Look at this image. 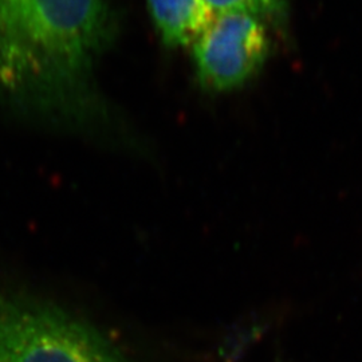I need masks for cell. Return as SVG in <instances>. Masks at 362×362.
Masks as SVG:
<instances>
[{
  "label": "cell",
  "instance_id": "obj_5",
  "mask_svg": "<svg viewBox=\"0 0 362 362\" xmlns=\"http://www.w3.org/2000/svg\"><path fill=\"white\" fill-rule=\"evenodd\" d=\"M215 13L240 11L260 18L269 27L285 26L288 0H206Z\"/></svg>",
  "mask_w": 362,
  "mask_h": 362
},
{
  "label": "cell",
  "instance_id": "obj_1",
  "mask_svg": "<svg viewBox=\"0 0 362 362\" xmlns=\"http://www.w3.org/2000/svg\"><path fill=\"white\" fill-rule=\"evenodd\" d=\"M118 22L110 0H0V112L91 143H130L98 83Z\"/></svg>",
  "mask_w": 362,
  "mask_h": 362
},
{
  "label": "cell",
  "instance_id": "obj_2",
  "mask_svg": "<svg viewBox=\"0 0 362 362\" xmlns=\"http://www.w3.org/2000/svg\"><path fill=\"white\" fill-rule=\"evenodd\" d=\"M0 362H128L83 317L0 279Z\"/></svg>",
  "mask_w": 362,
  "mask_h": 362
},
{
  "label": "cell",
  "instance_id": "obj_4",
  "mask_svg": "<svg viewBox=\"0 0 362 362\" xmlns=\"http://www.w3.org/2000/svg\"><path fill=\"white\" fill-rule=\"evenodd\" d=\"M148 11L163 45L191 47L215 16L206 0H146Z\"/></svg>",
  "mask_w": 362,
  "mask_h": 362
},
{
  "label": "cell",
  "instance_id": "obj_3",
  "mask_svg": "<svg viewBox=\"0 0 362 362\" xmlns=\"http://www.w3.org/2000/svg\"><path fill=\"white\" fill-rule=\"evenodd\" d=\"M270 27L252 13H216L189 47L194 73L208 90H235L254 77L269 58Z\"/></svg>",
  "mask_w": 362,
  "mask_h": 362
}]
</instances>
